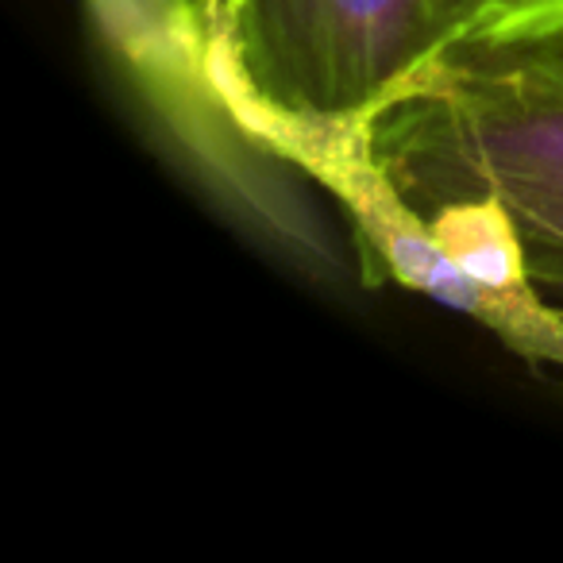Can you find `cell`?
<instances>
[{
  "mask_svg": "<svg viewBox=\"0 0 563 563\" xmlns=\"http://www.w3.org/2000/svg\"><path fill=\"white\" fill-rule=\"evenodd\" d=\"M240 120L294 170L367 155L460 55L452 0H201Z\"/></svg>",
  "mask_w": 563,
  "mask_h": 563,
  "instance_id": "obj_1",
  "label": "cell"
},
{
  "mask_svg": "<svg viewBox=\"0 0 563 563\" xmlns=\"http://www.w3.org/2000/svg\"><path fill=\"white\" fill-rule=\"evenodd\" d=\"M413 209L494 201L537 286L563 294V40L460 51L375 135Z\"/></svg>",
  "mask_w": 563,
  "mask_h": 563,
  "instance_id": "obj_2",
  "label": "cell"
},
{
  "mask_svg": "<svg viewBox=\"0 0 563 563\" xmlns=\"http://www.w3.org/2000/svg\"><path fill=\"white\" fill-rule=\"evenodd\" d=\"M174 147L271 232L321 251L313 217L290 186V170L232 109L212 58L201 0H81Z\"/></svg>",
  "mask_w": 563,
  "mask_h": 563,
  "instance_id": "obj_3",
  "label": "cell"
},
{
  "mask_svg": "<svg viewBox=\"0 0 563 563\" xmlns=\"http://www.w3.org/2000/svg\"><path fill=\"white\" fill-rule=\"evenodd\" d=\"M460 51L563 40V0H452Z\"/></svg>",
  "mask_w": 563,
  "mask_h": 563,
  "instance_id": "obj_4",
  "label": "cell"
}]
</instances>
